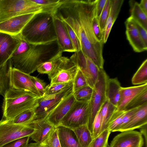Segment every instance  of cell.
I'll return each mask as SVG.
<instances>
[{"mask_svg": "<svg viewBox=\"0 0 147 147\" xmlns=\"http://www.w3.org/2000/svg\"><path fill=\"white\" fill-rule=\"evenodd\" d=\"M76 101L73 93L63 100L45 118L55 127H57Z\"/></svg>", "mask_w": 147, "mask_h": 147, "instance_id": "9a60e30c", "label": "cell"}, {"mask_svg": "<svg viewBox=\"0 0 147 147\" xmlns=\"http://www.w3.org/2000/svg\"><path fill=\"white\" fill-rule=\"evenodd\" d=\"M93 88L87 85L73 93L76 101L89 102L92 97Z\"/></svg>", "mask_w": 147, "mask_h": 147, "instance_id": "e575fe53", "label": "cell"}, {"mask_svg": "<svg viewBox=\"0 0 147 147\" xmlns=\"http://www.w3.org/2000/svg\"><path fill=\"white\" fill-rule=\"evenodd\" d=\"M35 116L33 108L21 113L11 119L12 121L16 124L25 125L33 120L35 119Z\"/></svg>", "mask_w": 147, "mask_h": 147, "instance_id": "4dcf8cb0", "label": "cell"}, {"mask_svg": "<svg viewBox=\"0 0 147 147\" xmlns=\"http://www.w3.org/2000/svg\"><path fill=\"white\" fill-rule=\"evenodd\" d=\"M126 111V110L116 109L110 119L107 129H109L111 132H113L120 123Z\"/></svg>", "mask_w": 147, "mask_h": 147, "instance_id": "8d00e7d4", "label": "cell"}, {"mask_svg": "<svg viewBox=\"0 0 147 147\" xmlns=\"http://www.w3.org/2000/svg\"><path fill=\"white\" fill-rule=\"evenodd\" d=\"M111 2L112 0H107L98 20L100 28L104 36L106 23L110 11Z\"/></svg>", "mask_w": 147, "mask_h": 147, "instance_id": "d590c367", "label": "cell"}, {"mask_svg": "<svg viewBox=\"0 0 147 147\" xmlns=\"http://www.w3.org/2000/svg\"><path fill=\"white\" fill-rule=\"evenodd\" d=\"M30 137V136H27L15 140L1 147H28Z\"/></svg>", "mask_w": 147, "mask_h": 147, "instance_id": "60d3db41", "label": "cell"}, {"mask_svg": "<svg viewBox=\"0 0 147 147\" xmlns=\"http://www.w3.org/2000/svg\"><path fill=\"white\" fill-rule=\"evenodd\" d=\"M111 133L108 129L104 130L97 137L92 139L88 147H107Z\"/></svg>", "mask_w": 147, "mask_h": 147, "instance_id": "d6a6232c", "label": "cell"}, {"mask_svg": "<svg viewBox=\"0 0 147 147\" xmlns=\"http://www.w3.org/2000/svg\"><path fill=\"white\" fill-rule=\"evenodd\" d=\"M28 147H41L39 143H31L28 144Z\"/></svg>", "mask_w": 147, "mask_h": 147, "instance_id": "f5cc1de1", "label": "cell"}, {"mask_svg": "<svg viewBox=\"0 0 147 147\" xmlns=\"http://www.w3.org/2000/svg\"><path fill=\"white\" fill-rule=\"evenodd\" d=\"M33 2L46 7L48 11L54 13L62 2V0H32Z\"/></svg>", "mask_w": 147, "mask_h": 147, "instance_id": "ab89813d", "label": "cell"}, {"mask_svg": "<svg viewBox=\"0 0 147 147\" xmlns=\"http://www.w3.org/2000/svg\"><path fill=\"white\" fill-rule=\"evenodd\" d=\"M144 140L140 132L125 131L115 136L108 147H142Z\"/></svg>", "mask_w": 147, "mask_h": 147, "instance_id": "7c38bea8", "label": "cell"}, {"mask_svg": "<svg viewBox=\"0 0 147 147\" xmlns=\"http://www.w3.org/2000/svg\"><path fill=\"white\" fill-rule=\"evenodd\" d=\"M147 103V90L140 94L133 99L125 107V110H128L141 106Z\"/></svg>", "mask_w": 147, "mask_h": 147, "instance_id": "74e56055", "label": "cell"}, {"mask_svg": "<svg viewBox=\"0 0 147 147\" xmlns=\"http://www.w3.org/2000/svg\"><path fill=\"white\" fill-rule=\"evenodd\" d=\"M63 22L69 34L75 52H78L81 51L80 43L77 36L69 26L66 23Z\"/></svg>", "mask_w": 147, "mask_h": 147, "instance_id": "b9f144b4", "label": "cell"}, {"mask_svg": "<svg viewBox=\"0 0 147 147\" xmlns=\"http://www.w3.org/2000/svg\"><path fill=\"white\" fill-rule=\"evenodd\" d=\"M61 52L51 59L44 62L37 68L36 70L40 74H50L55 69L62 56Z\"/></svg>", "mask_w": 147, "mask_h": 147, "instance_id": "f1b7e54d", "label": "cell"}, {"mask_svg": "<svg viewBox=\"0 0 147 147\" xmlns=\"http://www.w3.org/2000/svg\"><path fill=\"white\" fill-rule=\"evenodd\" d=\"M121 87L117 78L108 79L106 90V100L117 108L120 99Z\"/></svg>", "mask_w": 147, "mask_h": 147, "instance_id": "7402d4cb", "label": "cell"}, {"mask_svg": "<svg viewBox=\"0 0 147 147\" xmlns=\"http://www.w3.org/2000/svg\"><path fill=\"white\" fill-rule=\"evenodd\" d=\"M101 133V120L99 110L94 120L92 126V139L95 138Z\"/></svg>", "mask_w": 147, "mask_h": 147, "instance_id": "ee69618b", "label": "cell"}, {"mask_svg": "<svg viewBox=\"0 0 147 147\" xmlns=\"http://www.w3.org/2000/svg\"><path fill=\"white\" fill-rule=\"evenodd\" d=\"M30 78L36 88L39 92L41 97L43 96L45 92L47 86L44 81L36 77L30 75Z\"/></svg>", "mask_w": 147, "mask_h": 147, "instance_id": "bcb514c9", "label": "cell"}, {"mask_svg": "<svg viewBox=\"0 0 147 147\" xmlns=\"http://www.w3.org/2000/svg\"><path fill=\"white\" fill-rule=\"evenodd\" d=\"M48 12L46 7L32 0H0V22L22 15Z\"/></svg>", "mask_w": 147, "mask_h": 147, "instance_id": "5b68a950", "label": "cell"}, {"mask_svg": "<svg viewBox=\"0 0 147 147\" xmlns=\"http://www.w3.org/2000/svg\"><path fill=\"white\" fill-rule=\"evenodd\" d=\"M73 93L72 86L57 94L38 98L34 107V119L46 118L63 100Z\"/></svg>", "mask_w": 147, "mask_h": 147, "instance_id": "9c48e42d", "label": "cell"}, {"mask_svg": "<svg viewBox=\"0 0 147 147\" xmlns=\"http://www.w3.org/2000/svg\"><path fill=\"white\" fill-rule=\"evenodd\" d=\"M36 13L20 15L0 22V32L12 35L19 34L28 22Z\"/></svg>", "mask_w": 147, "mask_h": 147, "instance_id": "4fadbf2b", "label": "cell"}, {"mask_svg": "<svg viewBox=\"0 0 147 147\" xmlns=\"http://www.w3.org/2000/svg\"><path fill=\"white\" fill-rule=\"evenodd\" d=\"M134 85L147 83V59L145 60L134 74L131 79Z\"/></svg>", "mask_w": 147, "mask_h": 147, "instance_id": "f546056e", "label": "cell"}, {"mask_svg": "<svg viewBox=\"0 0 147 147\" xmlns=\"http://www.w3.org/2000/svg\"><path fill=\"white\" fill-rule=\"evenodd\" d=\"M125 23L127 38L134 51L140 53L146 51L147 46L144 43L130 16Z\"/></svg>", "mask_w": 147, "mask_h": 147, "instance_id": "2e32d148", "label": "cell"}, {"mask_svg": "<svg viewBox=\"0 0 147 147\" xmlns=\"http://www.w3.org/2000/svg\"><path fill=\"white\" fill-rule=\"evenodd\" d=\"M139 5L141 9L147 15V0H141Z\"/></svg>", "mask_w": 147, "mask_h": 147, "instance_id": "816d5d0a", "label": "cell"}, {"mask_svg": "<svg viewBox=\"0 0 147 147\" xmlns=\"http://www.w3.org/2000/svg\"><path fill=\"white\" fill-rule=\"evenodd\" d=\"M107 0H98L96 10V16L98 20L104 7Z\"/></svg>", "mask_w": 147, "mask_h": 147, "instance_id": "681fc988", "label": "cell"}, {"mask_svg": "<svg viewBox=\"0 0 147 147\" xmlns=\"http://www.w3.org/2000/svg\"><path fill=\"white\" fill-rule=\"evenodd\" d=\"M146 90H147V83L136 86L121 87L120 99L117 109L125 110L129 102Z\"/></svg>", "mask_w": 147, "mask_h": 147, "instance_id": "d6986e66", "label": "cell"}, {"mask_svg": "<svg viewBox=\"0 0 147 147\" xmlns=\"http://www.w3.org/2000/svg\"><path fill=\"white\" fill-rule=\"evenodd\" d=\"M85 57L86 64L80 69L85 77L88 85L93 88L98 79L100 69L90 58L86 56Z\"/></svg>", "mask_w": 147, "mask_h": 147, "instance_id": "cb8c5ba5", "label": "cell"}, {"mask_svg": "<svg viewBox=\"0 0 147 147\" xmlns=\"http://www.w3.org/2000/svg\"><path fill=\"white\" fill-rule=\"evenodd\" d=\"M131 18L144 43L145 45L147 46V30H146L139 22L134 19L131 17Z\"/></svg>", "mask_w": 147, "mask_h": 147, "instance_id": "7dc6e473", "label": "cell"}, {"mask_svg": "<svg viewBox=\"0 0 147 147\" xmlns=\"http://www.w3.org/2000/svg\"><path fill=\"white\" fill-rule=\"evenodd\" d=\"M3 118L13 119L21 113L33 108L38 97L30 92L11 88L3 95Z\"/></svg>", "mask_w": 147, "mask_h": 147, "instance_id": "277c9868", "label": "cell"}, {"mask_svg": "<svg viewBox=\"0 0 147 147\" xmlns=\"http://www.w3.org/2000/svg\"><path fill=\"white\" fill-rule=\"evenodd\" d=\"M92 24L93 32L97 40L104 43V35L100 28L98 20L95 16L92 19Z\"/></svg>", "mask_w": 147, "mask_h": 147, "instance_id": "f6af8a7d", "label": "cell"}, {"mask_svg": "<svg viewBox=\"0 0 147 147\" xmlns=\"http://www.w3.org/2000/svg\"><path fill=\"white\" fill-rule=\"evenodd\" d=\"M140 133L144 137L145 140L146 147H147V124L144 125L140 128Z\"/></svg>", "mask_w": 147, "mask_h": 147, "instance_id": "f907efd6", "label": "cell"}, {"mask_svg": "<svg viewBox=\"0 0 147 147\" xmlns=\"http://www.w3.org/2000/svg\"><path fill=\"white\" fill-rule=\"evenodd\" d=\"M140 107L126 110V111L123 116L120 123L113 131V132L119 131V130L129 121Z\"/></svg>", "mask_w": 147, "mask_h": 147, "instance_id": "7bdbcfd3", "label": "cell"}, {"mask_svg": "<svg viewBox=\"0 0 147 147\" xmlns=\"http://www.w3.org/2000/svg\"><path fill=\"white\" fill-rule=\"evenodd\" d=\"M27 125L34 130L30 137L36 142L40 143L46 138L51 131L55 127L45 118L35 119Z\"/></svg>", "mask_w": 147, "mask_h": 147, "instance_id": "ac0fdd59", "label": "cell"}, {"mask_svg": "<svg viewBox=\"0 0 147 147\" xmlns=\"http://www.w3.org/2000/svg\"><path fill=\"white\" fill-rule=\"evenodd\" d=\"M11 59L0 67V94L3 96L7 91L12 88L11 72L13 65Z\"/></svg>", "mask_w": 147, "mask_h": 147, "instance_id": "603a6c76", "label": "cell"}, {"mask_svg": "<svg viewBox=\"0 0 147 147\" xmlns=\"http://www.w3.org/2000/svg\"><path fill=\"white\" fill-rule=\"evenodd\" d=\"M109 77L103 69H100L89 102L90 116L88 127L92 133L93 122L97 112L106 100V90Z\"/></svg>", "mask_w": 147, "mask_h": 147, "instance_id": "8992f818", "label": "cell"}, {"mask_svg": "<svg viewBox=\"0 0 147 147\" xmlns=\"http://www.w3.org/2000/svg\"><path fill=\"white\" fill-rule=\"evenodd\" d=\"M30 75L13 67L11 72L12 88L30 92L39 97L41 96L31 80Z\"/></svg>", "mask_w": 147, "mask_h": 147, "instance_id": "5bb4252c", "label": "cell"}, {"mask_svg": "<svg viewBox=\"0 0 147 147\" xmlns=\"http://www.w3.org/2000/svg\"><path fill=\"white\" fill-rule=\"evenodd\" d=\"M19 35H12L0 32V67L13 56L20 45Z\"/></svg>", "mask_w": 147, "mask_h": 147, "instance_id": "8fae6325", "label": "cell"}, {"mask_svg": "<svg viewBox=\"0 0 147 147\" xmlns=\"http://www.w3.org/2000/svg\"><path fill=\"white\" fill-rule=\"evenodd\" d=\"M18 35L22 40L30 44H44L57 40L54 13H36Z\"/></svg>", "mask_w": 147, "mask_h": 147, "instance_id": "3957f363", "label": "cell"}, {"mask_svg": "<svg viewBox=\"0 0 147 147\" xmlns=\"http://www.w3.org/2000/svg\"><path fill=\"white\" fill-rule=\"evenodd\" d=\"M73 84V82L50 84L47 86L43 96L57 94L71 87Z\"/></svg>", "mask_w": 147, "mask_h": 147, "instance_id": "836d02e7", "label": "cell"}, {"mask_svg": "<svg viewBox=\"0 0 147 147\" xmlns=\"http://www.w3.org/2000/svg\"><path fill=\"white\" fill-rule=\"evenodd\" d=\"M29 44H30L22 40L20 45L14 53L13 55H19L25 52L28 49Z\"/></svg>", "mask_w": 147, "mask_h": 147, "instance_id": "c3c4849f", "label": "cell"}, {"mask_svg": "<svg viewBox=\"0 0 147 147\" xmlns=\"http://www.w3.org/2000/svg\"><path fill=\"white\" fill-rule=\"evenodd\" d=\"M147 124V103L141 106L129 121L119 131L134 130Z\"/></svg>", "mask_w": 147, "mask_h": 147, "instance_id": "ffe728a7", "label": "cell"}, {"mask_svg": "<svg viewBox=\"0 0 147 147\" xmlns=\"http://www.w3.org/2000/svg\"><path fill=\"white\" fill-rule=\"evenodd\" d=\"M74 133L82 147H88L92 139V134L87 125L70 128Z\"/></svg>", "mask_w": 147, "mask_h": 147, "instance_id": "484cf974", "label": "cell"}, {"mask_svg": "<svg viewBox=\"0 0 147 147\" xmlns=\"http://www.w3.org/2000/svg\"><path fill=\"white\" fill-rule=\"evenodd\" d=\"M56 127L61 147H82L71 129L62 126Z\"/></svg>", "mask_w": 147, "mask_h": 147, "instance_id": "44dd1931", "label": "cell"}, {"mask_svg": "<svg viewBox=\"0 0 147 147\" xmlns=\"http://www.w3.org/2000/svg\"><path fill=\"white\" fill-rule=\"evenodd\" d=\"M34 129L27 125L13 123L12 120L2 118L0 121V147L15 140L30 136Z\"/></svg>", "mask_w": 147, "mask_h": 147, "instance_id": "52a82bcc", "label": "cell"}, {"mask_svg": "<svg viewBox=\"0 0 147 147\" xmlns=\"http://www.w3.org/2000/svg\"><path fill=\"white\" fill-rule=\"evenodd\" d=\"M117 108L106 100L99 110L101 120V133L107 129L110 119Z\"/></svg>", "mask_w": 147, "mask_h": 147, "instance_id": "4316f807", "label": "cell"}, {"mask_svg": "<svg viewBox=\"0 0 147 147\" xmlns=\"http://www.w3.org/2000/svg\"><path fill=\"white\" fill-rule=\"evenodd\" d=\"M89 102L76 101L58 126L71 128L88 125L90 113Z\"/></svg>", "mask_w": 147, "mask_h": 147, "instance_id": "ba28073f", "label": "cell"}, {"mask_svg": "<svg viewBox=\"0 0 147 147\" xmlns=\"http://www.w3.org/2000/svg\"><path fill=\"white\" fill-rule=\"evenodd\" d=\"M123 1V0H112L110 11L105 26L103 38L104 43L107 41L112 27L117 17Z\"/></svg>", "mask_w": 147, "mask_h": 147, "instance_id": "d4e9b609", "label": "cell"}, {"mask_svg": "<svg viewBox=\"0 0 147 147\" xmlns=\"http://www.w3.org/2000/svg\"><path fill=\"white\" fill-rule=\"evenodd\" d=\"M63 52L57 40L41 44H29L24 53L11 58L14 67L28 74L36 70L42 63Z\"/></svg>", "mask_w": 147, "mask_h": 147, "instance_id": "7a4b0ae2", "label": "cell"}, {"mask_svg": "<svg viewBox=\"0 0 147 147\" xmlns=\"http://www.w3.org/2000/svg\"><path fill=\"white\" fill-rule=\"evenodd\" d=\"M39 144L41 147H61L57 127H55Z\"/></svg>", "mask_w": 147, "mask_h": 147, "instance_id": "1f68e13d", "label": "cell"}, {"mask_svg": "<svg viewBox=\"0 0 147 147\" xmlns=\"http://www.w3.org/2000/svg\"><path fill=\"white\" fill-rule=\"evenodd\" d=\"M131 16L147 30V15L140 8L139 3L134 0L129 1Z\"/></svg>", "mask_w": 147, "mask_h": 147, "instance_id": "83f0119b", "label": "cell"}, {"mask_svg": "<svg viewBox=\"0 0 147 147\" xmlns=\"http://www.w3.org/2000/svg\"><path fill=\"white\" fill-rule=\"evenodd\" d=\"M78 69L69 58L61 56L55 69L48 75L50 84L73 82Z\"/></svg>", "mask_w": 147, "mask_h": 147, "instance_id": "30bf717a", "label": "cell"}, {"mask_svg": "<svg viewBox=\"0 0 147 147\" xmlns=\"http://www.w3.org/2000/svg\"><path fill=\"white\" fill-rule=\"evenodd\" d=\"M57 40L63 52H75L72 43L64 22L54 15Z\"/></svg>", "mask_w": 147, "mask_h": 147, "instance_id": "e0dca14e", "label": "cell"}, {"mask_svg": "<svg viewBox=\"0 0 147 147\" xmlns=\"http://www.w3.org/2000/svg\"><path fill=\"white\" fill-rule=\"evenodd\" d=\"M87 85H88L85 77L82 71L78 68L73 81V93Z\"/></svg>", "mask_w": 147, "mask_h": 147, "instance_id": "f35d334b", "label": "cell"}, {"mask_svg": "<svg viewBox=\"0 0 147 147\" xmlns=\"http://www.w3.org/2000/svg\"><path fill=\"white\" fill-rule=\"evenodd\" d=\"M98 0H62L54 15L68 24L80 43L81 51L93 62L102 57L103 42L96 39L92 28Z\"/></svg>", "mask_w": 147, "mask_h": 147, "instance_id": "6da1fadb", "label": "cell"}]
</instances>
